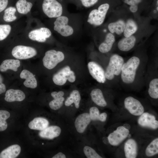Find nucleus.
Returning a JSON list of instances; mask_svg holds the SVG:
<instances>
[{
	"label": "nucleus",
	"instance_id": "f257e3e1",
	"mask_svg": "<svg viewBox=\"0 0 158 158\" xmlns=\"http://www.w3.org/2000/svg\"><path fill=\"white\" fill-rule=\"evenodd\" d=\"M140 63V60L138 57L133 56L124 63L121 73V78L123 83L130 84L134 82L136 71Z\"/></svg>",
	"mask_w": 158,
	"mask_h": 158
},
{
	"label": "nucleus",
	"instance_id": "f03ea898",
	"mask_svg": "<svg viewBox=\"0 0 158 158\" xmlns=\"http://www.w3.org/2000/svg\"><path fill=\"white\" fill-rule=\"evenodd\" d=\"M124 63V59L121 56L116 54L112 55L105 72L106 78L111 80L115 76L120 75Z\"/></svg>",
	"mask_w": 158,
	"mask_h": 158
},
{
	"label": "nucleus",
	"instance_id": "7ed1b4c3",
	"mask_svg": "<svg viewBox=\"0 0 158 158\" xmlns=\"http://www.w3.org/2000/svg\"><path fill=\"white\" fill-rule=\"evenodd\" d=\"M109 7L108 3L102 4L99 6L98 9H94L90 13L87 22L91 25L99 26L104 22Z\"/></svg>",
	"mask_w": 158,
	"mask_h": 158
},
{
	"label": "nucleus",
	"instance_id": "20e7f679",
	"mask_svg": "<svg viewBox=\"0 0 158 158\" xmlns=\"http://www.w3.org/2000/svg\"><path fill=\"white\" fill-rule=\"evenodd\" d=\"M63 52L54 50H50L47 51L42 59L44 66L49 69L54 68L59 63L64 59Z\"/></svg>",
	"mask_w": 158,
	"mask_h": 158
},
{
	"label": "nucleus",
	"instance_id": "39448f33",
	"mask_svg": "<svg viewBox=\"0 0 158 158\" xmlns=\"http://www.w3.org/2000/svg\"><path fill=\"white\" fill-rule=\"evenodd\" d=\"M42 8L44 14L49 18H56L63 13L62 6L56 0H44Z\"/></svg>",
	"mask_w": 158,
	"mask_h": 158
},
{
	"label": "nucleus",
	"instance_id": "423d86ee",
	"mask_svg": "<svg viewBox=\"0 0 158 158\" xmlns=\"http://www.w3.org/2000/svg\"><path fill=\"white\" fill-rule=\"evenodd\" d=\"M68 18L64 16L56 18L54 23V30L61 36L67 37L72 35L74 32L73 28L68 25Z\"/></svg>",
	"mask_w": 158,
	"mask_h": 158
},
{
	"label": "nucleus",
	"instance_id": "0eeeda50",
	"mask_svg": "<svg viewBox=\"0 0 158 158\" xmlns=\"http://www.w3.org/2000/svg\"><path fill=\"white\" fill-rule=\"evenodd\" d=\"M13 56L19 59H26L31 58L37 54L34 48L29 46L19 45L14 47L12 51Z\"/></svg>",
	"mask_w": 158,
	"mask_h": 158
},
{
	"label": "nucleus",
	"instance_id": "6e6552de",
	"mask_svg": "<svg viewBox=\"0 0 158 158\" xmlns=\"http://www.w3.org/2000/svg\"><path fill=\"white\" fill-rule=\"evenodd\" d=\"M124 104L126 108L134 115H141L144 112V108L140 102L133 97L129 96L126 98Z\"/></svg>",
	"mask_w": 158,
	"mask_h": 158
},
{
	"label": "nucleus",
	"instance_id": "1a4fd4ad",
	"mask_svg": "<svg viewBox=\"0 0 158 158\" xmlns=\"http://www.w3.org/2000/svg\"><path fill=\"white\" fill-rule=\"evenodd\" d=\"M129 133V130L123 126H119L109 135L107 139L109 143L113 146H117L128 136Z\"/></svg>",
	"mask_w": 158,
	"mask_h": 158
},
{
	"label": "nucleus",
	"instance_id": "9d476101",
	"mask_svg": "<svg viewBox=\"0 0 158 158\" xmlns=\"http://www.w3.org/2000/svg\"><path fill=\"white\" fill-rule=\"evenodd\" d=\"M89 72L94 79L97 82L104 83L106 81L105 72L103 68L97 63L89 62L87 64Z\"/></svg>",
	"mask_w": 158,
	"mask_h": 158
},
{
	"label": "nucleus",
	"instance_id": "9b49d317",
	"mask_svg": "<svg viewBox=\"0 0 158 158\" xmlns=\"http://www.w3.org/2000/svg\"><path fill=\"white\" fill-rule=\"evenodd\" d=\"M51 35V32L49 29L42 27L30 31L29 33L28 37L32 40L43 42H45L47 39L50 37Z\"/></svg>",
	"mask_w": 158,
	"mask_h": 158
},
{
	"label": "nucleus",
	"instance_id": "f8f14e48",
	"mask_svg": "<svg viewBox=\"0 0 158 158\" xmlns=\"http://www.w3.org/2000/svg\"><path fill=\"white\" fill-rule=\"evenodd\" d=\"M89 114L84 113L79 115L76 118L74 125L77 131L80 133H83L91 121Z\"/></svg>",
	"mask_w": 158,
	"mask_h": 158
},
{
	"label": "nucleus",
	"instance_id": "ddd939ff",
	"mask_svg": "<svg viewBox=\"0 0 158 158\" xmlns=\"http://www.w3.org/2000/svg\"><path fill=\"white\" fill-rule=\"evenodd\" d=\"M139 124L143 127H147L153 129L158 127V121L154 115L147 112L143 113L139 118Z\"/></svg>",
	"mask_w": 158,
	"mask_h": 158
},
{
	"label": "nucleus",
	"instance_id": "4468645a",
	"mask_svg": "<svg viewBox=\"0 0 158 158\" xmlns=\"http://www.w3.org/2000/svg\"><path fill=\"white\" fill-rule=\"evenodd\" d=\"M71 70L70 67L67 66L55 73L52 78V80L54 84L59 86L63 85L65 84Z\"/></svg>",
	"mask_w": 158,
	"mask_h": 158
},
{
	"label": "nucleus",
	"instance_id": "2eb2a0df",
	"mask_svg": "<svg viewBox=\"0 0 158 158\" xmlns=\"http://www.w3.org/2000/svg\"><path fill=\"white\" fill-rule=\"evenodd\" d=\"M25 97V93L21 90L10 89L6 91L4 99L8 102H21L23 100Z\"/></svg>",
	"mask_w": 158,
	"mask_h": 158
},
{
	"label": "nucleus",
	"instance_id": "dca6fc26",
	"mask_svg": "<svg viewBox=\"0 0 158 158\" xmlns=\"http://www.w3.org/2000/svg\"><path fill=\"white\" fill-rule=\"evenodd\" d=\"M20 76L21 78L25 79L23 84L26 87L34 89L37 87V82L35 75L29 71L23 70L20 73Z\"/></svg>",
	"mask_w": 158,
	"mask_h": 158
},
{
	"label": "nucleus",
	"instance_id": "f3484780",
	"mask_svg": "<svg viewBox=\"0 0 158 158\" xmlns=\"http://www.w3.org/2000/svg\"><path fill=\"white\" fill-rule=\"evenodd\" d=\"M61 129L59 126H52L47 127L39 133L41 138L49 139H52L58 137L61 134Z\"/></svg>",
	"mask_w": 158,
	"mask_h": 158
},
{
	"label": "nucleus",
	"instance_id": "a211bd4d",
	"mask_svg": "<svg viewBox=\"0 0 158 158\" xmlns=\"http://www.w3.org/2000/svg\"><path fill=\"white\" fill-rule=\"evenodd\" d=\"M136 41L135 37L132 35L121 39L117 44L118 49L123 51H127L132 49L135 46Z\"/></svg>",
	"mask_w": 158,
	"mask_h": 158
},
{
	"label": "nucleus",
	"instance_id": "6ab92c4d",
	"mask_svg": "<svg viewBox=\"0 0 158 158\" xmlns=\"http://www.w3.org/2000/svg\"><path fill=\"white\" fill-rule=\"evenodd\" d=\"M124 151L126 158H136L137 153V146L135 141L131 139L128 140L125 144Z\"/></svg>",
	"mask_w": 158,
	"mask_h": 158
},
{
	"label": "nucleus",
	"instance_id": "aec40b11",
	"mask_svg": "<svg viewBox=\"0 0 158 158\" xmlns=\"http://www.w3.org/2000/svg\"><path fill=\"white\" fill-rule=\"evenodd\" d=\"M21 147L18 145H11L2 151L0 153V158H15L19 154Z\"/></svg>",
	"mask_w": 158,
	"mask_h": 158
},
{
	"label": "nucleus",
	"instance_id": "412c9836",
	"mask_svg": "<svg viewBox=\"0 0 158 158\" xmlns=\"http://www.w3.org/2000/svg\"><path fill=\"white\" fill-rule=\"evenodd\" d=\"M115 41V37L114 35L110 32L108 33L104 42L99 45V51L103 53L108 52L111 49Z\"/></svg>",
	"mask_w": 158,
	"mask_h": 158
},
{
	"label": "nucleus",
	"instance_id": "4be33fe9",
	"mask_svg": "<svg viewBox=\"0 0 158 158\" xmlns=\"http://www.w3.org/2000/svg\"><path fill=\"white\" fill-rule=\"evenodd\" d=\"M20 66V62L18 59H6L3 61L0 65V71L4 72L8 70L17 71Z\"/></svg>",
	"mask_w": 158,
	"mask_h": 158
},
{
	"label": "nucleus",
	"instance_id": "5701e85b",
	"mask_svg": "<svg viewBox=\"0 0 158 158\" xmlns=\"http://www.w3.org/2000/svg\"><path fill=\"white\" fill-rule=\"evenodd\" d=\"M49 122L46 119L42 117H37L30 122L29 127L31 129L42 130L47 128Z\"/></svg>",
	"mask_w": 158,
	"mask_h": 158
},
{
	"label": "nucleus",
	"instance_id": "b1692460",
	"mask_svg": "<svg viewBox=\"0 0 158 158\" xmlns=\"http://www.w3.org/2000/svg\"><path fill=\"white\" fill-rule=\"evenodd\" d=\"M90 95L92 101L97 105L101 107H105L107 105V103L103 93L100 89L95 88L93 89Z\"/></svg>",
	"mask_w": 158,
	"mask_h": 158
},
{
	"label": "nucleus",
	"instance_id": "393cba45",
	"mask_svg": "<svg viewBox=\"0 0 158 158\" xmlns=\"http://www.w3.org/2000/svg\"><path fill=\"white\" fill-rule=\"evenodd\" d=\"M125 25V21L120 19L109 23L108 28L110 33L112 34L115 33L117 35H120L123 33Z\"/></svg>",
	"mask_w": 158,
	"mask_h": 158
},
{
	"label": "nucleus",
	"instance_id": "a878e982",
	"mask_svg": "<svg viewBox=\"0 0 158 158\" xmlns=\"http://www.w3.org/2000/svg\"><path fill=\"white\" fill-rule=\"evenodd\" d=\"M81 96L79 91L73 90L70 93V96L66 99L65 102L66 106L68 107L74 103L76 108L78 109L80 106Z\"/></svg>",
	"mask_w": 158,
	"mask_h": 158
},
{
	"label": "nucleus",
	"instance_id": "bb28decb",
	"mask_svg": "<svg viewBox=\"0 0 158 158\" xmlns=\"http://www.w3.org/2000/svg\"><path fill=\"white\" fill-rule=\"evenodd\" d=\"M138 26L135 22L132 19L128 20L126 23L123 31L125 37H129L134 34L138 30Z\"/></svg>",
	"mask_w": 158,
	"mask_h": 158
},
{
	"label": "nucleus",
	"instance_id": "cd10ccee",
	"mask_svg": "<svg viewBox=\"0 0 158 158\" xmlns=\"http://www.w3.org/2000/svg\"><path fill=\"white\" fill-rule=\"evenodd\" d=\"M32 6L31 3L27 1L26 0H19L16 4L18 12L22 14L28 13L30 11Z\"/></svg>",
	"mask_w": 158,
	"mask_h": 158
},
{
	"label": "nucleus",
	"instance_id": "c85d7f7f",
	"mask_svg": "<svg viewBox=\"0 0 158 158\" xmlns=\"http://www.w3.org/2000/svg\"><path fill=\"white\" fill-rule=\"evenodd\" d=\"M148 93L152 98H158V79L154 78L151 80L149 85Z\"/></svg>",
	"mask_w": 158,
	"mask_h": 158
},
{
	"label": "nucleus",
	"instance_id": "c756f323",
	"mask_svg": "<svg viewBox=\"0 0 158 158\" xmlns=\"http://www.w3.org/2000/svg\"><path fill=\"white\" fill-rule=\"evenodd\" d=\"M158 153V138L153 140L147 146L145 154L148 157L153 156Z\"/></svg>",
	"mask_w": 158,
	"mask_h": 158
},
{
	"label": "nucleus",
	"instance_id": "7c9ffc66",
	"mask_svg": "<svg viewBox=\"0 0 158 158\" xmlns=\"http://www.w3.org/2000/svg\"><path fill=\"white\" fill-rule=\"evenodd\" d=\"M16 8L14 7H10L4 11L3 19L5 21L9 22L16 20L17 17L15 15Z\"/></svg>",
	"mask_w": 158,
	"mask_h": 158
},
{
	"label": "nucleus",
	"instance_id": "2f4dec72",
	"mask_svg": "<svg viewBox=\"0 0 158 158\" xmlns=\"http://www.w3.org/2000/svg\"><path fill=\"white\" fill-rule=\"evenodd\" d=\"M10 113L5 110H0V131L6 130L8 125L6 120L10 116Z\"/></svg>",
	"mask_w": 158,
	"mask_h": 158
},
{
	"label": "nucleus",
	"instance_id": "473e14b6",
	"mask_svg": "<svg viewBox=\"0 0 158 158\" xmlns=\"http://www.w3.org/2000/svg\"><path fill=\"white\" fill-rule=\"evenodd\" d=\"M64 100V98L63 97L54 98L49 103V106L50 108L53 110H58L62 106Z\"/></svg>",
	"mask_w": 158,
	"mask_h": 158
},
{
	"label": "nucleus",
	"instance_id": "72a5a7b5",
	"mask_svg": "<svg viewBox=\"0 0 158 158\" xmlns=\"http://www.w3.org/2000/svg\"><path fill=\"white\" fill-rule=\"evenodd\" d=\"M84 153L88 158H102L95 151L92 147L86 146L83 148Z\"/></svg>",
	"mask_w": 158,
	"mask_h": 158
},
{
	"label": "nucleus",
	"instance_id": "f704fd0d",
	"mask_svg": "<svg viewBox=\"0 0 158 158\" xmlns=\"http://www.w3.org/2000/svg\"><path fill=\"white\" fill-rule=\"evenodd\" d=\"M11 30V27L9 25H0V41L6 38L9 35Z\"/></svg>",
	"mask_w": 158,
	"mask_h": 158
},
{
	"label": "nucleus",
	"instance_id": "c9c22d12",
	"mask_svg": "<svg viewBox=\"0 0 158 158\" xmlns=\"http://www.w3.org/2000/svg\"><path fill=\"white\" fill-rule=\"evenodd\" d=\"M142 0H124V2L130 5L129 9L132 13H135L138 10V4L141 2Z\"/></svg>",
	"mask_w": 158,
	"mask_h": 158
},
{
	"label": "nucleus",
	"instance_id": "e433bc0d",
	"mask_svg": "<svg viewBox=\"0 0 158 158\" xmlns=\"http://www.w3.org/2000/svg\"><path fill=\"white\" fill-rule=\"evenodd\" d=\"M89 115L91 120H99L100 114L98 109L96 107H93L90 109Z\"/></svg>",
	"mask_w": 158,
	"mask_h": 158
},
{
	"label": "nucleus",
	"instance_id": "4c0bfd02",
	"mask_svg": "<svg viewBox=\"0 0 158 158\" xmlns=\"http://www.w3.org/2000/svg\"><path fill=\"white\" fill-rule=\"evenodd\" d=\"M82 5L86 7H90L96 4L98 0H80Z\"/></svg>",
	"mask_w": 158,
	"mask_h": 158
},
{
	"label": "nucleus",
	"instance_id": "58836bf2",
	"mask_svg": "<svg viewBox=\"0 0 158 158\" xmlns=\"http://www.w3.org/2000/svg\"><path fill=\"white\" fill-rule=\"evenodd\" d=\"M3 79L0 74V95L5 92L6 91V86L3 83Z\"/></svg>",
	"mask_w": 158,
	"mask_h": 158
},
{
	"label": "nucleus",
	"instance_id": "ea45409f",
	"mask_svg": "<svg viewBox=\"0 0 158 158\" xmlns=\"http://www.w3.org/2000/svg\"><path fill=\"white\" fill-rule=\"evenodd\" d=\"M64 95V92L62 91H60L58 92L54 91L51 93V95L54 98L61 97H63Z\"/></svg>",
	"mask_w": 158,
	"mask_h": 158
},
{
	"label": "nucleus",
	"instance_id": "a19ab883",
	"mask_svg": "<svg viewBox=\"0 0 158 158\" xmlns=\"http://www.w3.org/2000/svg\"><path fill=\"white\" fill-rule=\"evenodd\" d=\"M75 79L76 77L74 72L71 70L69 73L67 80L69 82L73 83L75 81Z\"/></svg>",
	"mask_w": 158,
	"mask_h": 158
},
{
	"label": "nucleus",
	"instance_id": "79ce46f5",
	"mask_svg": "<svg viewBox=\"0 0 158 158\" xmlns=\"http://www.w3.org/2000/svg\"><path fill=\"white\" fill-rule=\"evenodd\" d=\"M8 3V0H0V13L6 8Z\"/></svg>",
	"mask_w": 158,
	"mask_h": 158
},
{
	"label": "nucleus",
	"instance_id": "37998d69",
	"mask_svg": "<svg viewBox=\"0 0 158 158\" xmlns=\"http://www.w3.org/2000/svg\"><path fill=\"white\" fill-rule=\"evenodd\" d=\"M66 156L61 152H59L53 156L52 158H65Z\"/></svg>",
	"mask_w": 158,
	"mask_h": 158
},
{
	"label": "nucleus",
	"instance_id": "c03bdc74",
	"mask_svg": "<svg viewBox=\"0 0 158 158\" xmlns=\"http://www.w3.org/2000/svg\"><path fill=\"white\" fill-rule=\"evenodd\" d=\"M107 116V114L105 113H102L100 114L99 121L102 122H104L106 121Z\"/></svg>",
	"mask_w": 158,
	"mask_h": 158
},
{
	"label": "nucleus",
	"instance_id": "a18cd8bd",
	"mask_svg": "<svg viewBox=\"0 0 158 158\" xmlns=\"http://www.w3.org/2000/svg\"><path fill=\"white\" fill-rule=\"evenodd\" d=\"M125 128L128 130L130 129V126L128 124H125L123 125V126Z\"/></svg>",
	"mask_w": 158,
	"mask_h": 158
},
{
	"label": "nucleus",
	"instance_id": "49530a36",
	"mask_svg": "<svg viewBox=\"0 0 158 158\" xmlns=\"http://www.w3.org/2000/svg\"><path fill=\"white\" fill-rule=\"evenodd\" d=\"M158 6H157V11H158Z\"/></svg>",
	"mask_w": 158,
	"mask_h": 158
}]
</instances>
